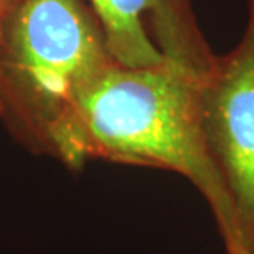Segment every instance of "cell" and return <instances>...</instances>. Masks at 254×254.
<instances>
[{
  "instance_id": "1",
  "label": "cell",
  "mask_w": 254,
  "mask_h": 254,
  "mask_svg": "<svg viewBox=\"0 0 254 254\" xmlns=\"http://www.w3.org/2000/svg\"><path fill=\"white\" fill-rule=\"evenodd\" d=\"M152 18L164 62L149 68L109 64L53 124L55 142L68 160L99 157L180 174L205 198L225 254H245L203 126V78L215 53L189 0H167Z\"/></svg>"
},
{
  "instance_id": "2",
  "label": "cell",
  "mask_w": 254,
  "mask_h": 254,
  "mask_svg": "<svg viewBox=\"0 0 254 254\" xmlns=\"http://www.w3.org/2000/svg\"><path fill=\"white\" fill-rule=\"evenodd\" d=\"M91 13L83 0H15L0 23V68L52 127L114 63Z\"/></svg>"
},
{
  "instance_id": "3",
  "label": "cell",
  "mask_w": 254,
  "mask_h": 254,
  "mask_svg": "<svg viewBox=\"0 0 254 254\" xmlns=\"http://www.w3.org/2000/svg\"><path fill=\"white\" fill-rule=\"evenodd\" d=\"M203 126L230 191L245 254H254V0L241 40L215 55L203 78Z\"/></svg>"
},
{
  "instance_id": "4",
  "label": "cell",
  "mask_w": 254,
  "mask_h": 254,
  "mask_svg": "<svg viewBox=\"0 0 254 254\" xmlns=\"http://www.w3.org/2000/svg\"><path fill=\"white\" fill-rule=\"evenodd\" d=\"M164 0H89L103 30L113 62L126 68H149L164 62V55L149 37L144 22Z\"/></svg>"
},
{
  "instance_id": "5",
  "label": "cell",
  "mask_w": 254,
  "mask_h": 254,
  "mask_svg": "<svg viewBox=\"0 0 254 254\" xmlns=\"http://www.w3.org/2000/svg\"><path fill=\"white\" fill-rule=\"evenodd\" d=\"M15 3V0H0V23L5 18V15L8 13V10L12 8V5Z\"/></svg>"
}]
</instances>
